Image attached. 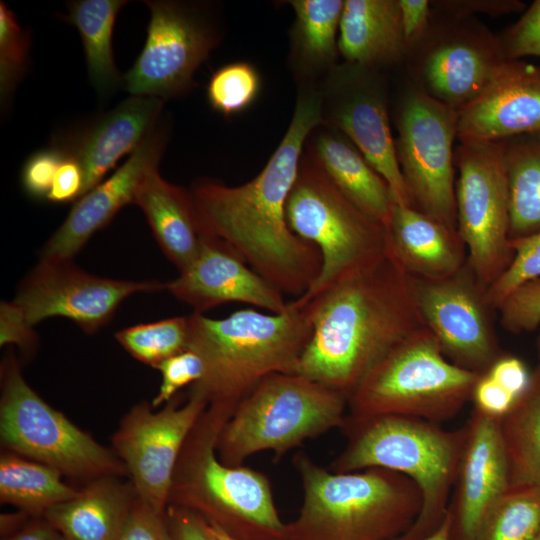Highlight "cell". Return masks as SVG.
Instances as JSON below:
<instances>
[{
  "label": "cell",
  "instance_id": "6",
  "mask_svg": "<svg viewBox=\"0 0 540 540\" xmlns=\"http://www.w3.org/2000/svg\"><path fill=\"white\" fill-rule=\"evenodd\" d=\"M233 409L208 406L188 435L174 470L168 504L194 511L241 540H285L269 478L246 466H230L216 444Z\"/></svg>",
  "mask_w": 540,
  "mask_h": 540
},
{
  "label": "cell",
  "instance_id": "26",
  "mask_svg": "<svg viewBox=\"0 0 540 540\" xmlns=\"http://www.w3.org/2000/svg\"><path fill=\"white\" fill-rule=\"evenodd\" d=\"M338 50L344 62L382 70L405 61L398 0H345Z\"/></svg>",
  "mask_w": 540,
  "mask_h": 540
},
{
  "label": "cell",
  "instance_id": "8",
  "mask_svg": "<svg viewBox=\"0 0 540 540\" xmlns=\"http://www.w3.org/2000/svg\"><path fill=\"white\" fill-rule=\"evenodd\" d=\"M480 376L449 361L424 327L367 372L347 400L346 415H399L440 424L456 417L471 400Z\"/></svg>",
  "mask_w": 540,
  "mask_h": 540
},
{
  "label": "cell",
  "instance_id": "10",
  "mask_svg": "<svg viewBox=\"0 0 540 540\" xmlns=\"http://www.w3.org/2000/svg\"><path fill=\"white\" fill-rule=\"evenodd\" d=\"M1 443L63 476L94 480L127 473L120 458L47 404L25 381L13 355L1 368Z\"/></svg>",
  "mask_w": 540,
  "mask_h": 540
},
{
  "label": "cell",
  "instance_id": "31",
  "mask_svg": "<svg viewBox=\"0 0 540 540\" xmlns=\"http://www.w3.org/2000/svg\"><path fill=\"white\" fill-rule=\"evenodd\" d=\"M502 141L511 240L540 231V135H522Z\"/></svg>",
  "mask_w": 540,
  "mask_h": 540
},
{
  "label": "cell",
  "instance_id": "17",
  "mask_svg": "<svg viewBox=\"0 0 540 540\" xmlns=\"http://www.w3.org/2000/svg\"><path fill=\"white\" fill-rule=\"evenodd\" d=\"M382 70L344 62L327 80V124L343 133L389 185L398 205L412 206L395 151Z\"/></svg>",
  "mask_w": 540,
  "mask_h": 540
},
{
  "label": "cell",
  "instance_id": "21",
  "mask_svg": "<svg viewBox=\"0 0 540 540\" xmlns=\"http://www.w3.org/2000/svg\"><path fill=\"white\" fill-rule=\"evenodd\" d=\"M458 113L459 142L540 135V64L505 60L486 88Z\"/></svg>",
  "mask_w": 540,
  "mask_h": 540
},
{
  "label": "cell",
  "instance_id": "53",
  "mask_svg": "<svg viewBox=\"0 0 540 540\" xmlns=\"http://www.w3.org/2000/svg\"><path fill=\"white\" fill-rule=\"evenodd\" d=\"M210 530L213 534V536L215 537L216 540H241V539H237L235 537H232L231 535H229L228 533H226L224 530H222L220 527L216 526V525H210Z\"/></svg>",
  "mask_w": 540,
  "mask_h": 540
},
{
  "label": "cell",
  "instance_id": "41",
  "mask_svg": "<svg viewBox=\"0 0 540 540\" xmlns=\"http://www.w3.org/2000/svg\"><path fill=\"white\" fill-rule=\"evenodd\" d=\"M157 369L161 372L162 380L152 400V408L170 402L179 390L200 381L205 373L202 358L190 349L168 358Z\"/></svg>",
  "mask_w": 540,
  "mask_h": 540
},
{
  "label": "cell",
  "instance_id": "20",
  "mask_svg": "<svg viewBox=\"0 0 540 540\" xmlns=\"http://www.w3.org/2000/svg\"><path fill=\"white\" fill-rule=\"evenodd\" d=\"M166 142L167 131L163 123H158L124 164L75 201L64 222L45 244L41 259H72L122 207L134 204L142 180L157 169Z\"/></svg>",
  "mask_w": 540,
  "mask_h": 540
},
{
  "label": "cell",
  "instance_id": "12",
  "mask_svg": "<svg viewBox=\"0 0 540 540\" xmlns=\"http://www.w3.org/2000/svg\"><path fill=\"white\" fill-rule=\"evenodd\" d=\"M454 161L457 231L467 249V264L488 289L514 255L503 141L459 142Z\"/></svg>",
  "mask_w": 540,
  "mask_h": 540
},
{
  "label": "cell",
  "instance_id": "39",
  "mask_svg": "<svg viewBox=\"0 0 540 540\" xmlns=\"http://www.w3.org/2000/svg\"><path fill=\"white\" fill-rule=\"evenodd\" d=\"M496 311L500 324L510 333L535 330L540 325V277L512 291Z\"/></svg>",
  "mask_w": 540,
  "mask_h": 540
},
{
  "label": "cell",
  "instance_id": "13",
  "mask_svg": "<svg viewBox=\"0 0 540 540\" xmlns=\"http://www.w3.org/2000/svg\"><path fill=\"white\" fill-rule=\"evenodd\" d=\"M505 61L498 36L477 17L432 9L423 36L407 49L411 84L459 111L489 84Z\"/></svg>",
  "mask_w": 540,
  "mask_h": 540
},
{
  "label": "cell",
  "instance_id": "3",
  "mask_svg": "<svg viewBox=\"0 0 540 540\" xmlns=\"http://www.w3.org/2000/svg\"><path fill=\"white\" fill-rule=\"evenodd\" d=\"M188 320L187 349L205 366L188 394L233 410L266 376L297 373L312 335L308 303L298 298L280 313L243 309L212 319L193 312Z\"/></svg>",
  "mask_w": 540,
  "mask_h": 540
},
{
  "label": "cell",
  "instance_id": "38",
  "mask_svg": "<svg viewBox=\"0 0 540 540\" xmlns=\"http://www.w3.org/2000/svg\"><path fill=\"white\" fill-rule=\"evenodd\" d=\"M510 245L514 255L509 267L486 292L495 310L520 285L540 277V231L511 239Z\"/></svg>",
  "mask_w": 540,
  "mask_h": 540
},
{
  "label": "cell",
  "instance_id": "45",
  "mask_svg": "<svg viewBox=\"0 0 540 540\" xmlns=\"http://www.w3.org/2000/svg\"><path fill=\"white\" fill-rule=\"evenodd\" d=\"M21 308L14 301H2L0 305V345L15 344L25 351L33 350L37 343L36 333Z\"/></svg>",
  "mask_w": 540,
  "mask_h": 540
},
{
  "label": "cell",
  "instance_id": "9",
  "mask_svg": "<svg viewBox=\"0 0 540 540\" xmlns=\"http://www.w3.org/2000/svg\"><path fill=\"white\" fill-rule=\"evenodd\" d=\"M286 219L292 232L314 244L322 257L318 278L299 297L303 302L387 251L385 227L354 206L308 157L300 161Z\"/></svg>",
  "mask_w": 540,
  "mask_h": 540
},
{
  "label": "cell",
  "instance_id": "43",
  "mask_svg": "<svg viewBox=\"0 0 540 540\" xmlns=\"http://www.w3.org/2000/svg\"><path fill=\"white\" fill-rule=\"evenodd\" d=\"M115 540H172L166 513H159L137 495Z\"/></svg>",
  "mask_w": 540,
  "mask_h": 540
},
{
  "label": "cell",
  "instance_id": "27",
  "mask_svg": "<svg viewBox=\"0 0 540 540\" xmlns=\"http://www.w3.org/2000/svg\"><path fill=\"white\" fill-rule=\"evenodd\" d=\"M134 204L143 211L157 243L179 272L189 267L202 238L190 190L169 183L153 169L139 185Z\"/></svg>",
  "mask_w": 540,
  "mask_h": 540
},
{
  "label": "cell",
  "instance_id": "25",
  "mask_svg": "<svg viewBox=\"0 0 540 540\" xmlns=\"http://www.w3.org/2000/svg\"><path fill=\"white\" fill-rule=\"evenodd\" d=\"M316 128L308 158L354 206L385 227L396 204L387 182L343 133L329 125Z\"/></svg>",
  "mask_w": 540,
  "mask_h": 540
},
{
  "label": "cell",
  "instance_id": "40",
  "mask_svg": "<svg viewBox=\"0 0 540 540\" xmlns=\"http://www.w3.org/2000/svg\"><path fill=\"white\" fill-rule=\"evenodd\" d=\"M497 36L505 60L540 58V0L527 5L519 19Z\"/></svg>",
  "mask_w": 540,
  "mask_h": 540
},
{
  "label": "cell",
  "instance_id": "19",
  "mask_svg": "<svg viewBox=\"0 0 540 540\" xmlns=\"http://www.w3.org/2000/svg\"><path fill=\"white\" fill-rule=\"evenodd\" d=\"M464 428V446L448 506L450 540H473L485 516L510 488L499 419L473 408Z\"/></svg>",
  "mask_w": 540,
  "mask_h": 540
},
{
  "label": "cell",
  "instance_id": "15",
  "mask_svg": "<svg viewBox=\"0 0 540 540\" xmlns=\"http://www.w3.org/2000/svg\"><path fill=\"white\" fill-rule=\"evenodd\" d=\"M207 407L204 399L191 394L183 404L174 397L157 412L143 402L131 408L114 433L116 455L136 495L159 513H166L177 460Z\"/></svg>",
  "mask_w": 540,
  "mask_h": 540
},
{
  "label": "cell",
  "instance_id": "35",
  "mask_svg": "<svg viewBox=\"0 0 540 540\" xmlns=\"http://www.w3.org/2000/svg\"><path fill=\"white\" fill-rule=\"evenodd\" d=\"M188 316L137 324L118 331V343L135 359L158 368L168 358L187 349Z\"/></svg>",
  "mask_w": 540,
  "mask_h": 540
},
{
  "label": "cell",
  "instance_id": "4",
  "mask_svg": "<svg viewBox=\"0 0 540 540\" xmlns=\"http://www.w3.org/2000/svg\"><path fill=\"white\" fill-rule=\"evenodd\" d=\"M303 501L286 523L285 540H396L416 521L422 507L418 486L384 468L336 473L306 452L292 459Z\"/></svg>",
  "mask_w": 540,
  "mask_h": 540
},
{
  "label": "cell",
  "instance_id": "23",
  "mask_svg": "<svg viewBox=\"0 0 540 540\" xmlns=\"http://www.w3.org/2000/svg\"><path fill=\"white\" fill-rule=\"evenodd\" d=\"M164 101L131 96L101 115L69 141L57 146L76 158L84 171L82 196L104 180L126 154L132 153L158 124Z\"/></svg>",
  "mask_w": 540,
  "mask_h": 540
},
{
  "label": "cell",
  "instance_id": "52",
  "mask_svg": "<svg viewBox=\"0 0 540 540\" xmlns=\"http://www.w3.org/2000/svg\"><path fill=\"white\" fill-rule=\"evenodd\" d=\"M450 518L447 511V516L440 527L430 536L421 540H450Z\"/></svg>",
  "mask_w": 540,
  "mask_h": 540
},
{
  "label": "cell",
  "instance_id": "16",
  "mask_svg": "<svg viewBox=\"0 0 540 540\" xmlns=\"http://www.w3.org/2000/svg\"><path fill=\"white\" fill-rule=\"evenodd\" d=\"M163 289L166 283L158 281L92 275L72 259H41L22 281L13 301L32 326L48 318L63 317L93 334L110 321L127 297Z\"/></svg>",
  "mask_w": 540,
  "mask_h": 540
},
{
  "label": "cell",
  "instance_id": "51",
  "mask_svg": "<svg viewBox=\"0 0 540 540\" xmlns=\"http://www.w3.org/2000/svg\"><path fill=\"white\" fill-rule=\"evenodd\" d=\"M4 540H65V538L44 518L29 523Z\"/></svg>",
  "mask_w": 540,
  "mask_h": 540
},
{
  "label": "cell",
  "instance_id": "37",
  "mask_svg": "<svg viewBox=\"0 0 540 540\" xmlns=\"http://www.w3.org/2000/svg\"><path fill=\"white\" fill-rule=\"evenodd\" d=\"M30 36L18 23L15 14L0 2V99L11 98L28 67Z\"/></svg>",
  "mask_w": 540,
  "mask_h": 540
},
{
  "label": "cell",
  "instance_id": "46",
  "mask_svg": "<svg viewBox=\"0 0 540 540\" xmlns=\"http://www.w3.org/2000/svg\"><path fill=\"white\" fill-rule=\"evenodd\" d=\"M84 180L80 162L64 152L46 200L57 204L76 201L82 196Z\"/></svg>",
  "mask_w": 540,
  "mask_h": 540
},
{
  "label": "cell",
  "instance_id": "18",
  "mask_svg": "<svg viewBox=\"0 0 540 540\" xmlns=\"http://www.w3.org/2000/svg\"><path fill=\"white\" fill-rule=\"evenodd\" d=\"M151 18L145 45L124 76L132 96L162 100L180 95L215 44L206 24L182 4L145 1Z\"/></svg>",
  "mask_w": 540,
  "mask_h": 540
},
{
  "label": "cell",
  "instance_id": "55",
  "mask_svg": "<svg viewBox=\"0 0 540 540\" xmlns=\"http://www.w3.org/2000/svg\"><path fill=\"white\" fill-rule=\"evenodd\" d=\"M533 540H540V532L535 536Z\"/></svg>",
  "mask_w": 540,
  "mask_h": 540
},
{
  "label": "cell",
  "instance_id": "34",
  "mask_svg": "<svg viewBox=\"0 0 540 540\" xmlns=\"http://www.w3.org/2000/svg\"><path fill=\"white\" fill-rule=\"evenodd\" d=\"M540 532V488L510 487L482 521L473 540H533Z\"/></svg>",
  "mask_w": 540,
  "mask_h": 540
},
{
  "label": "cell",
  "instance_id": "42",
  "mask_svg": "<svg viewBox=\"0 0 540 540\" xmlns=\"http://www.w3.org/2000/svg\"><path fill=\"white\" fill-rule=\"evenodd\" d=\"M63 157L64 152L57 145L29 156L21 170V184L30 197L47 198Z\"/></svg>",
  "mask_w": 540,
  "mask_h": 540
},
{
  "label": "cell",
  "instance_id": "7",
  "mask_svg": "<svg viewBox=\"0 0 540 540\" xmlns=\"http://www.w3.org/2000/svg\"><path fill=\"white\" fill-rule=\"evenodd\" d=\"M346 411L347 398L327 385L296 373H274L238 403L216 451L230 466L262 451H272L277 462L305 441L341 429Z\"/></svg>",
  "mask_w": 540,
  "mask_h": 540
},
{
  "label": "cell",
  "instance_id": "24",
  "mask_svg": "<svg viewBox=\"0 0 540 540\" xmlns=\"http://www.w3.org/2000/svg\"><path fill=\"white\" fill-rule=\"evenodd\" d=\"M385 231L388 251L413 278H446L467 263L458 231L412 206L394 204Z\"/></svg>",
  "mask_w": 540,
  "mask_h": 540
},
{
  "label": "cell",
  "instance_id": "49",
  "mask_svg": "<svg viewBox=\"0 0 540 540\" xmlns=\"http://www.w3.org/2000/svg\"><path fill=\"white\" fill-rule=\"evenodd\" d=\"M166 518L172 540H216L209 524L192 510L168 504Z\"/></svg>",
  "mask_w": 540,
  "mask_h": 540
},
{
  "label": "cell",
  "instance_id": "33",
  "mask_svg": "<svg viewBox=\"0 0 540 540\" xmlns=\"http://www.w3.org/2000/svg\"><path fill=\"white\" fill-rule=\"evenodd\" d=\"M62 474L45 464L13 452L0 458V500L28 513H44L75 497L79 490L62 480Z\"/></svg>",
  "mask_w": 540,
  "mask_h": 540
},
{
  "label": "cell",
  "instance_id": "28",
  "mask_svg": "<svg viewBox=\"0 0 540 540\" xmlns=\"http://www.w3.org/2000/svg\"><path fill=\"white\" fill-rule=\"evenodd\" d=\"M136 492L114 476L88 482L78 494L43 513L65 540H115Z\"/></svg>",
  "mask_w": 540,
  "mask_h": 540
},
{
  "label": "cell",
  "instance_id": "44",
  "mask_svg": "<svg viewBox=\"0 0 540 540\" xmlns=\"http://www.w3.org/2000/svg\"><path fill=\"white\" fill-rule=\"evenodd\" d=\"M433 10L465 17H500L522 13L527 4L521 0H431Z\"/></svg>",
  "mask_w": 540,
  "mask_h": 540
},
{
  "label": "cell",
  "instance_id": "1",
  "mask_svg": "<svg viewBox=\"0 0 540 540\" xmlns=\"http://www.w3.org/2000/svg\"><path fill=\"white\" fill-rule=\"evenodd\" d=\"M320 92L300 93L290 125L263 170L231 187L197 181L190 190L202 236L222 241L283 294L303 296L322 268L319 249L290 229L286 202L295 182L302 149L323 123Z\"/></svg>",
  "mask_w": 540,
  "mask_h": 540
},
{
  "label": "cell",
  "instance_id": "30",
  "mask_svg": "<svg viewBox=\"0 0 540 540\" xmlns=\"http://www.w3.org/2000/svg\"><path fill=\"white\" fill-rule=\"evenodd\" d=\"M126 3L77 0L68 4L66 20L81 36L90 81L101 95L112 92L121 81L113 57L112 35L117 14Z\"/></svg>",
  "mask_w": 540,
  "mask_h": 540
},
{
  "label": "cell",
  "instance_id": "32",
  "mask_svg": "<svg viewBox=\"0 0 540 540\" xmlns=\"http://www.w3.org/2000/svg\"><path fill=\"white\" fill-rule=\"evenodd\" d=\"M292 54L304 74H315L335 67L337 31L344 8L343 0H293Z\"/></svg>",
  "mask_w": 540,
  "mask_h": 540
},
{
  "label": "cell",
  "instance_id": "22",
  "mask_svg": "<svg viewBox=\"0 0 540 540\" xmlns=\"http://www.w3.org/2000/svg\"><path fill=\"white\" fill-rule=\"evenodd\" d=\"M166 290L199 314L231 302L251 304L270 313L283 312L288 305L280 290L222 241L208 236H202L193 262L166 283Z\"/></svg>",
  "mask_w": 540,
  "mask_h": 540
},
{
  "label": "cell",
  "instance_id": "11",
  "mask_svg": "<svg viewBox=\"0 0 540 540\" xmlns=\"http://www.w3.org/2000/svg\"><path fill=\"white\" fill-rule=\"evenodd\" d=\"M458 119L457 110L410 84L398 104L394 140L412 207L455 231Z\"/></svg>",
  "mask_w": 540,
  "mask_h": 540
},
{
  "label": "cell",
  "instance_id": "5",
  "mask_svg": "<svg viewBox=\"0 0 540 540\" xmlns=\"http://www.w3.org/2000/svg\"><path fill=\"white\" fill-rule=\"evenodd\" d=\"M347 438L328 469L349 473L384 468L410 478L422 495L421 511L411 528L396 540H421L443 523L465 441L464 426L446 430L424 419L384 415L364 419L346 415Z\"/></svg>",
  "mask_w": 540,
  "mask_h": 540
},
{
  "label": "cell",
  "instance_id": "14",
  "mask_svg": "<svg viewBox=\"0 0 540 540\" xmlns=\"http://www.w3.org/2000/svg\"><path fill=\"white\" fill-rule=\"evenodd\" d=\"M413 280L420 316L445 357L485 374L503 351L493 321L496 310L469 265L446 278Z\"/></svg>",
  "mask_w": 540,
  "mask_h": 540
},
{
  "label": "cell",
  "instance_id": "36",
  "mask_svg": "<svg viewBox=\"0 0 540 540\" xmlns=\"http://www.w3.org/2000/svg\"><path fill=\"white\" fill-rule=\"evenodd\" d=\"M260 87V75L254 66L233 62L213 72L207 85V99L213 110L228 117L251 106Z\"/></svg>",
  "mask_w": 540,
  "mask_h": 540
},
{
  "label": "cell",
  "instance_id": "47",
  "mask_svg": "<svg viewBox=\"0 0 540 540\" xmlns=\"http://www.w3.org/2000/svg\"><path fill=\"white\" fill-rule=\"evenodd\" d=\"M514 398L526 393L532 382V373L518 357L503 353L486 372Z\"/></svg>",
  "mask_w": 540,
  "mask_h": 540
},
{
  "label": "cell",
  "instance_id": "54",
  "mask_svg": "<svg viewBox=\"0 0 540 540\" xmlns=\"http://www.w3.org/2000/svg\"><path fill=\"white\" fill-rule=\"evenodd\" d=\"M537 350H538V356H539V362H540V337L537 342ZM539 366H540V363H539Z\"/></svg>",
  "mask_w": 540,
  "mask_h": 540
},
{
  "label": "cell",
  "instance_id": "29",
  "mask_svg": "<svg viewBox=\"0 0 540 540\" xmlns=\"http://www.w3.org/2000/svg\"><path fill=\"white\" fill-rule=\"evenodd\" d=\"M510 487L540 488V366L529 389L499 419Z\"/></svg>",
  "mask_w": 540,
  "mask_h": 540
},
{
  "label": "cell",
  "instance_id": "48",
  "mask_svg": "<svg viewBox=\"0 0 540 540\" xmlns=\"http://www.w3.org/2000/svg\"><path fill=\"white\" fill-rule=\"evenodd\" d=\"M471 400L476 410L490 417L501 419L511 410L518 399L485 373L478 378Z\"/></svg>",
  "mask_w": 540,
  "mask_h": 540
},
{
  "label": "cell",
  "instance_id": "50",
  "mask_svg": "<svg viewBox=\"0 0 540 540\" xmlns=\"http://www.w3.org/2000/svg\"><path fill=\"white\" fill-rule=\"evenodd\" d=\"M407 49L426 32L432 15L430 0H398Z\"/></svg>",
  "mask_w": 540,
  "mask_h": 540
},
{
  "label": "cell",
  "instance_id": "2",
  "mask_svg": "<svg viewBox=\"0 0 540 540\" xmlns=\"http://www.w3.org/2000/svg\"><path fill=\"white\" fill-rule=\"evenodd\" d=\"M307 303L312 335L296 374L327 385L347 400L385 354L426 327L417 307L413 277L388 249Z\"/></svg>",
  "mask_w": 540,
  "mask_h": 540
}]
</instances>
